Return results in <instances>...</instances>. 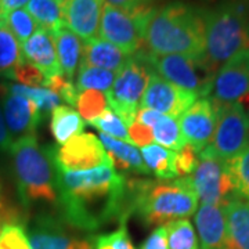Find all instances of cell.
Returning a JSON list of instances; mask_svg holds the SVG:
<instances>
[{
	"instance_id": "74e56055",
	"label": "cell",
	"mask_w": 249,
	"mask_h": 249,
	"mask_svg": "<svg viewBox=\"0 0 249 249\" xmlns=\"http://www.w3.org/2000/svg\"><path fill=\"white\" fill-rule=\"evenodd\" d=\"M43 88L53 90L54 93H57L61 100L65 103L71 104V106H76V98H78V90L75 88V85L72 83V80L67 79L62 73L55 75L52 78H47L45 80Z\"/></svg>"
},
{
	"instance_id": "d590c367",
	"label": "cell",
	"mask_w": 249,
	"mask_h": 249,
	"mask_svg": "<svg viewBox=\"0 0 249 249\" xmlns=\"http://www.w3.org/2000/svg\"><path fill=\"white\" fill-rule=\"evenodd\" d=\"M0 249H32L25 227L21 224L4 226L0 232Z\"/></svg>"
},
{
	"instance_id": "8d00e7d4",
	"label": "cell",
	"mask_w": 249,
	"mask_h": 249,
	"mask_svg": "<svg viewBox=\"0 0 249 249\" xmlns=\"http://www.w3.org/2000/svg\"><path fill=\"white\" fill-rule=\"evenodd\" d=\"M199 162V152L196 148L186 142L181 150L175 152V172L178 178H187L190 176Z\"/></svg>"
},
{
	"instance_id": "bcb514c9",
	"label": "cell",
	"mask_w": 249,
	"mask_h": 249,
	"mask_svg": "<svg viewBox=\"0 0 249 249\" xmlns=\"http://www.w3.org/2000/svg\"><path fill=\"white\" fill-rule=\"evenodd\" d=\"M29 0H0V19L6 17L9 13L27 6Z\"/></svg>"
},
{
	"instance_id": "6da1fadb",
	"label": "cell",
	"mask_w": 249,
	"mask_h": 249,
	"mask_svg": "<svg viewBox=\"0 0 249 249\" xmlns=\"http://www.w3.org/2000/svg\"><path fill=\"white\" fill-rule=\"evenodd\" d=\"M58 214L73 229L93 232L108 223L126 224L134 213V178L112 165L89 170L55 168Z\"/></svg>"
},
{
	"instance_id": "52a82bcc",
	"label": "cell",
	"mask_w": 249,
	"mask_h": 249,
	"mask_svg": "<svg viewBox=\"0 0 249 249\" xmlns=\"http://www.w3.org/2000/svg\"><path fill=\"white\" fill-rule=\"evenodd\" d=\"M154 10L151 6L122 10L104 4L98 36L119 47L127 55H134L145 45L144 28Z\"/></svg>"
},
{
	"instance_id": "3957f363",
	"label": "cell",
	"mask_w": 249,
	"mask_h": 249,
	"mask_svg": "<svg viewBox=\"0 0 249 249\" xmlns=\"http://www.w3.org/2000/svg\"><path fill=\"white\" fill-rule=\"evenodd\" d=\"M198 196L191 178H134V213L147 226H165L196 212Z\"/></svg>"
},
{
	"instance_id": "d4e9b609",
	"label": "cell",
	"mask_w": 249,
	"mask_h": 249,
	"mask_svg": "<svg viewBox=\"0 0 249 249\" xmlns=\"http://www.w3.org/2000/svg\"><path fill=\"white\" fill-rule=\"evenodd\" d=\"M142 157L150 175L157 180H173L175 172V151L162 147L160 144H150L142 148Z\"/></svg>"
},
{
	"instance_id": "d6a6232c",
	"label": "cell",
	"mask_w": 249,
	"mask_h": 249,
	"mask_svg": "<svg viewBox=\"0 0 249 249\" xmlns=\"http://www.w3.org/2000/svg\"><path fill=\"white\" fill-rule=\"evenodd\" d=\"M3 21L7 24L13 35L17 37L19 43H25L31 36L39 29V25L27 11V9H17L9 13Z\"/></svg>"
},
{
	"instance_id": "f546056e",
	"label": "cell",
	"mask_w": 249,
	"mask_h": 249,
	"mask_svg": "<svg viewBox=\"0 0 249 249\" xmlns=\"http://www.w3.org/2000/svg\"><path fill=\"white\" fill-rule=\"evenodd\" d=\"M166 226L169 249H199V242L188 219L170 222Z\"/></svg>"
},
{
	"instance_id": "8fae6325",
	"label": "cell",
	"mask_w": 249,
	"mask_h": 249,
	"mask_svg": "<svg viewBox=\"0 0 249 249\" xmlns=\"http://www.w3.org/2000/svg\"><path fill=\"white\" fill-rule=\"evenodd\" d=\"M60 214L40 213L28 226L32 249H94L93 238L83 237Z\"/></svg>"
},
{
	"instance_id": "7402d4cb",
	"label": "cell",
	"mask_w": 249,
	"mask_h": 249,
	"mask_svg": "<svg viewBox=\"0 0 249 249\" xmlns=\"http://www.w3.org/2000/svg\"><path fill=\"white\" fill-rule=\"evenodd\" d=\"M100 142L106 148L114 168L124 172L129 170L137 175H150L142 154L133 144L118 140L104 133L100 134Z\"/></svg>"
},
{
	"instance_id": "9a60e30c",
	"label": "cell",
	"mask_w": 249,
	"mask_h": 249,
	"mask_svg": "<svg viewBox=\"0 0 249 249\" xmlns=\"http://www.w3.org/2000/svg\"><path fill=\"white\" fill-rule=\"evenodd\" d=\"M196 100L198 97L194 93L180 89L154 72L144 91L140 107L151 108L162 115L178 119Z\"/></svg>"
},
{
	"instance_id": "277c9868",
	"label": "cell",
	"mask_w": 249,
	"mask_h": 249,
	"mask_svg": "<svg viewBox=\"0 0 249 249\" xmlns=\"http://www.w3.org/2000/svg\"><path fill=\"white\" fill-rule=\"evenodd\" d=\"M205 21L204 61L216 73L224 62L249 49V0H223L202 10Z\"/></svg>"
},
{
	"instance_id": "836d02e7",
	"label": "cell",
	"mask_w": 249,
	"mask_h": 249,
	"mask_svg": "<svg viewBox=\"0 0 249 249\" xmlns=\"http://www.w3.org/2000/svg\"><path fill=\"white\" fill-rule=\"evenodd\" d=\"M229 168L235 184L237 196L249 204V145L238 157L229 160Z\"/></svg>"
},
{
	"instance_id": "1f68e13d",
	"label": "cell",
	"mask_w": 249,
	"mask_h": 249,
	"mask_svg": "<svg viewBox=\"0 0 249 249\" xmlns=\"http://www.w3.org/2000/svg\"><path fill=\"white\" fill-rule=\"evenodd\" d=\"M76 107L79 111V115L83 116V119H86L88 122H91L107 109V94L97 90L80 91L76 98Z\"/></svg>"
},
{
	"instance_id": "4316f807",
	"label": "cell",
	"mask_w": 249,
	"mask_h": 249,
	"mask_svg": "<svg viewBox=\"0 0 249 249\" xmlns=\"http://www.w3.org/2000/svg\"><path fill=\"white\" fill-rule=\"evenodd\" d=\"M27 11L39 28H43L52 34L64 27L62 3L57 0H29Z\"/></svg>"
},
{
	"instance_id": "ffe728a7",
	"label": "cell",
	"mask_w": 249,
	"mask_h": 249,
	"mask_svg": "<svg viewBox=\"0 0 249 249\" xmlns=\"http://www.w3.org/2000/svg\"><path fill=\"white\" fill-rule=\"evenodd\" d=\"M226 244L224 249H249V204L240 196L224 206Z\"/></svg>"
},
{
	"instance_id": "9c48e42d",
	"label": "cell",
	"mask_w": 249,
	"mask_h": 249,
	"mask_svg": "<svg viewBox=\"0 0 249 249\" xmlns=\"http://www.w3.org/2000/svg\"><path fill=\"white\" fill-rule=\"evenodd\" d=\"M190 178L198 199L205 205L226 206L232 198L238 196L229 160L219 158L209 147L199 152L198 166Z\"/></svg>"
},
{
	"instance_id": "4dcf8cb0",
	"label": "cell",
	"mask_w": 249,
	"mask_h": 249,
	"mask_svg": "<svg viewBox=\"0 0 249 249\" xmlns=\"http://www.w3.org/2000/svg\"><path fill=\"white\" fill-rule=\"evenodd\" d=\"M10 91L22 94L29 100H32L35 103L42 116L52 114L54 108L60 106L61 98L57 93H54L53 90L47 89V88H29L24 85H9L7 86Z\"/></svg>"
},
{
	"instance_id": "e0dca14e",
	"label": "cell",
	"mask_w": 249,
	"mask_h": 249,
	"mask_svg": "<svg viewBox=\"0 0 249 249\" xmlns=\"http://www.w3.org/2000/svg\"><path fill=\"white\" fill-rule=\"evenodd\" d=\"M104 4V0H65L62 3L64 27L85 42L96 39Z\"/></svg>"
},
{
	"instance_id": "f35d334b",
	"label": "cell",
	"mask_w": 249,
	"mask_h": 249,
	"mask_svg": "<svg viewBox=\"0 0 249 249\" xmlns=\"http://www.w3.org/2000/svg\"><path fill=\"white\" fill-rule=\"evenodd\" d=\"M11 79L17 80L19 85L29 88H42L45 85V75L35 65L29 62H22L11 73Z\"/></svg>"
},
{
	"instance_id": "5bb4252c",
	"label": "cell",
	"mask_w": 249,
	"mask_h": 249,
	"mask_svg": "<svg viewBox=\"0 0 249 249\" xmlns=\"http://www.w3.org/2000/svg\"><path fill=\"white\" fill-rule=\"evenodd\" d=\"M0 100L6 126L13 142L36 136L42 114L35 103L22 94L10 91L7 85H0Z\"/></svg>"
},
{
	"instance_id": "8992f818",
	"label": "cell",
	"mask_w": 249,
	"mask_h": 249,
	"mask_svg": "<svg viewBox=\"0 0 249 249\" xmlns=\"http://www.w3.org/2000/svg\"><path fill=\"white\" fill-rule=\"evenodd\" d=\"M148 54L142 50L132 55L118 71L112 89L107 93L108 106L127 124L134 122L144 91L154 73Z\"/></svg>"
},
{
	"instance_id": "4fadbf2b",
	"label": "cell",
	"mask_w": 249,
	"mask_h": 249,
	"mask_svg": "<svg viewBox=\"0 0 249 249\" xmlns=\"http://www.w3.org/2000/svg\"><path fill=\"white\" fill-rule=\"evenodd\" d=\"M212 101L217 106L242 104L249 98V49L231 57L214 73Z\"/></svg>"
},
{
	"instance_id": "30bf717a",
	"label": "cell",
	"mask_w": 249,
	"mask_h": 249,
	"mask_svg": "<svg viewBox=\"0 0 249 249\" xmlns=\"http://www.w3.org/2000/svg\"><path fill=\"white\" fill-rule=\"evenodd\" d=\"M212 142L208 145L224 160L238 157L249 145V112L240 103L217 106Z\"/></svg>"
},
{
	"instance_id": "ab89813d",
	"label": "cell",
	"mask_w": 249,
	"mask_h": 249,
	"mask_svg": "<svg viewBox=\"0 0 249 249\" xmlns=\"http://www.w3.org/2000/svg\"><path fill=\"white\" fill-rule=\"evenodd\" d=\"M101 237L112 249H136L126 230V224H121V227L115 231L101 234Z\"/></svg>"
},
{
	"instance_id": "b9f144b4",
	"label": "cell",
	"mask_w": 249,
	"mask_h": 249,
	"mask_svg": "<svg viewBox=\"0 0 249 249\" xmlns=\"http://www.w3.org/2000/svg\"><path fill=\"white\" fill-rule=\"evenodd\" d=\"M140 249H169L166 226H160L145 238Z\"/></svg>"
},
{
	"instance_id": "d6986e66",
	"label": "cell",
	"mask_w": 249,
	"mask_h": 249,
	"mask_svg": "<svg viewBox=\"0 0 249 249\" xmlns=\"http://www.w3.org/2000/svg\"><path fill=\"white\" fill-rule=\"evenodd\" d=\"M196 226L199 249H224L227 234L224 206L201 204L196 213Z\"/></svg>"
},
{
	"instance_id": "e575fe53",
	"label": "cell",
	"mask_w": 249,
	"mask_h": 249,
	"mask_svg": "<svg viewBox=\"0 0 249 249\" xmlns=\"http://www.w3.org/2000/svg\"><path fill=\"white\" fill-rule=\"evenodd\" d=\"M91 126L97 127L101 133L111 136L114 139L122 140V142H127L129 140V132L124 126V122L116 115L112 109H106L100 116L96 119H93L90 122Z\"/></svg>"
},
{
	"instance_id": "603a6c76",
	"label": "cell",
	"mask_w": 249,
	"mask_h": 249,
	"mask_svg": "<svg viewBox=\"0 0 249 249\" xmlns=\"http://www.w3.org/2000/svg\"><path fill=\"white\" fill-rule=\"evenodd\" d=\"M53 36L61 73L67 79L72 80L75 73L78 72L82 60V39L65 27L55 31Z\"/></svg>"
},
{
	"instance_id": "ba28073f",
	"label": "cell",
	"mask_w": 249,
	"mask_h": 249,
	"mask_svg": "<svg viewBox=\"0 0 249 249\" xmlns=\"http://www.w3.org/2000/svg\"><path fill=\"white\" fill-rule=\"evenodd\" d=\"M148 58L154 72L172 85L194 93L198 98L211 94L214 73L208 68L204 58H193L181 54L154 55L151 53Z\"/></svg>"
},
{
	"instance_id": "ee69618b",
	"label": "cell",
	"mask_w": 249,
	"mask_h": 249,
	"mask_svg": "<svg viewBox=\"0 0 249 249\" xmlns=\"http://www.w3.org/2000/svg\"><path fill=\"white\" fill-rule=\"evenodd\" d=\"M13 142H13L9 130H7V126H6L4 115H3V108H1V100H0V151H10Z\"/></svg>"
},
{
	"instance_id": "484cf974",
	"label": "cell",
	"mask_w": 249,
	"mask_h": 249,
	"mask_svg": "<svg viewBox=\"0 0 249 249\" xmlns=\"http://www.w3.org/2000/svg\"><path fill=\"white\" fill-rule=\"evenodd\" d=\"M22 62L25 60L21 43L13 35L7 24L0 19V76L11 79L13 71Z\"/></svg>"
},
{
	"instance_id": "cb8c5ba5",
	"label": "cell",
	"mask_w": 249,
	"mask_h": 249,
	"mask_svg": "<svg viewBox=\"0 0 249 249\" xmlns=\"http://www.w3.org/2000/svg\"><path fill=\"white\" fill-rule=\"evenodd\" d=\"M83 129H85V122L82 116L72 107L58 106L52 111L50 130L58 145L67 142L73 136L80 134Z\"/></svg>"
},
{
	"instance_id": "2e32d148",
	"label": "cell",
	"mask_w": 249,
	"mask_h": 249,
	"mask_svg": "<svg viewBox=\"0 0 249 249\" xmlns=\"http://www.w3.org/2000/svg\"><path fill=\"white\" fill-rule=\"evenodd\" d=\"M217 108L209 97H201L180 116V130L188 144L196 151L205 150L211 142L216 127Z\"/></svg>"
},
{
	"instance_id": "c3c4849f",
	"label": "cell",
	"mask_w": 249,
	"mask_h": 249,
	"mask_svg": "<svg viewBox=\"0 0 249 249\" xmlns=\"http://www.w3.org/2000/svg\"><path fill=\"white\" fill-rule=\"evenodd\" d=\"M3 196V191H1V183H0V196Z\"/></svg>"
},
{
	"instance_id": "ac0fdd59",
	"label": "cell",
	"mask_w": 249,
	"mask_h": 249,
	"mask_svg": "<svg viewBox=\"0 0 249 249\" xmlns=\"http://www.w3.org/2000/svg\"><path fill=\"white\" fill-rule=\"evenodd\" d=\"M22 55L25 61L42 71L46 79L61 73L54 36L43 28H39L22 45Z\"/></svg>"
},
{
	"instance_id": "7a4b0ae2",
	"label": "cell",
	"mask_w": 249,
	"mask_h": 249,
	"mask_svg": "<svg viewBox=\"0 0 249 249\" xmlns=\"http://www.w3.org/2000/svg\"><path fill=\"white\" fill-rule=\"evenodd\" d=\"M144 42L154 55L181 54L193 58H204L202 10L183 1H172L154 10L144 28Z\"/></svg>"
},
{
	"instance_id": "f6af8a7d",
	"label": "cell",
	"mask_w": 249,
	"mask_h": 249,
	"mask_svg": "<svg viewBox=\"0 0 249 249\" xmlns=\"http://www.w3.org/2000/svg\"><path fill=\"white\" fill-rule=\"evenodd\" d=\"M152 0H104L106 4L122 10H133L142 6H150Z\"/></svg>"
},
{
	"instance_id": "44dd1931",
	"label": "cell",
	"mask_w": 249,
	"mask_h": 249,
	"mask_svg": "<svg viewBox=\"0 0 249 249\" xmlns=\"http://www.w3.org/2000/svg\"><path fill=\"white\" fill-rule=\"evenodd\" d=\"M132 55L124 53L119 47L109 43L106 39L96 37L86 42L83 46V53L80 64L96 67L107 71H121Z\"/></svg>"
},
{
	"instance_id": "60d3db41",
	"label": "cell",
	"mask_w": 249,
	"mask_h": 249,
	"mask_svg": "<svg viewBox=\"0 0 249 249\" xmlns=\"http://www.w3.org/2000/svg\"><path fill=\"white\" fill-rule=\"evenodd\" d=\"M129 140L139 147L150 145L154 140L152 129L134 121L133 124H129Z\"/></svg>"
},
{
	"instance_id": "7c38bea8",
	"label": "cell",
	"mask_w": 249,
	"mask_h": 249,
	"mask_svg": "<svg viewBox=\"0 0 249 249\" xmlns=\"http://www.w3.org/2000/svg\"><path fill=\"white\" fill-rule=\"evenodd\" d=\"M54 166L62 170H89L112 165L106 148L93 133L73 136L58 147H52Z\"/></svg>"
},
{
	"instance_id": "7dc6e473",
	"label": "cell",
	"mask_w": 249,
	"mask_h": 249,
	"mask_svg": "<svg viewBox=\"0 0 249 249\" xmlns=\"http://www.w3.org/2000/svg\"><path fill=\"white\" fill-rule=\"evenodd\" d=\"M0 198H1V196H0ZM4 226H6V224H4V223H3V220L0 219V232H1V230H3V227H4Z\"/></svg>"
},
{
	"instance_id": "681fc988",
	"label": "cell",
	"mask_w": 249,
	"mask_h": 249,
	"mask_svg": "<svg viewBox=\"0 0 249 249\" xmlns=\"http://www.w3.org/2000/svg\"><path fill=\"white\" fill-rule=\"evenodd\" d=\"M57 1H60V3H64V1H65V0H57Z\"/></svg>"
},
{
	"instance_id": "5b68a950",
	"label": "cell",
	"mask_w": 249,
	"mask_h": 249,
	"mask_svg": "<svg viewBox=\"0 0 249 249\" xmlns=\"http://www.w3.org/2000/svg\"><path fill=\"white\" fill-rule=\"evenodd\" d=\"M10 152L22 206L57 204L58 193L52 147L40 145L36 136H28L13 142Z\"/></svg>"
},
{
	"instance_id": "f1b7e54d",
	"label": "cell",
	"mask_w": 249,
	"mask_h": 249,
	"mask_svg": "<svg viewBox=\"0 0 249 249\" xmlns=\"http://www.w3.org/2000/svg\"><path fill=\"white\" fill-rule=\"evenodd\" d=\"M152 133H154V139L160 142V145L170 151L178 152L186 144L178 119L172 116L162 115L160 121L154 124Z\"/></svg>"
},
{
	"instance_id": "83f0119b",
	"label": "cell",
	"mask_w": 249,
	"mask_h": 249,
	"mask_svg": "<svg viewBox=\"0 0 249 249\" xmlns=\"http://www.w3.org/2000/svg\"><path fill=\"white\" fill-rule=\"evenodd\" d=\"M116 75L118 72L115 71H107V70L80 64L76 72L75 88L78 93L85 90H97V91L108 93L115 82Z\"/></svg>"
},
{
	"instance_id": "7bdbcfd3",
	"label": "cell",
	"mask_w": 249,
	"mask_h": 249,
	"mask_svg": "<svg viewBox=\"0 0 249 249\" xmlns=\"http://www.w3.org/2000/svg\"><path fill=\"white\" fill-rule=\"evenodd\" d=\"M162 118V114L155 111V109H151V108H145L140 107L136 112V118L134 121L139 122V124H144V126H148V127H154V124H157Z\"/></svg>"
}]
</instances>
